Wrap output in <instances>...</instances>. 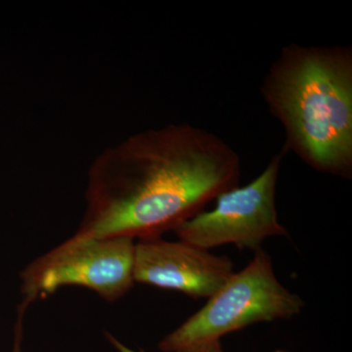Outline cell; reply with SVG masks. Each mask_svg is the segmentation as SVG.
<instances>
[{"instance_id":"3","label":"cell","mask_w":352,"mask_h":352,"mask_svg":"<svg viewBox=\"0 0 352 352\" xmlns=\"http://www.w3.org/2000/svg\"><path fill=\"white\" fill-rule=\"evenodd\" d=\"M302 307V298L280 283L270 254L261 249L199 311L166 336L159 347L164 352L206 347L252 324L292 318Z\"/></svg>"},{"instance_id":"1","label":"cell","mask_w":352,"mask_h":352,"mask_svg":"<svg viewBox=\"0 0 352 352\" xmlns=\"http://www.w3.org/2000/svg\"><path fill=\"white\" fill-rule=\"evenodd\" d=\"M238 153L212 132L170 124L129 136L88 170L87 208L75 237L161 238L237 186Z\"/></svg>"},{"instance_id":"5","label":"cell","mask_w":352,"mask_h":352,"mask_svg":"<svg viewBox=\"0 0 352 352\" xmlns=\"http://www.w3.org/2000/svg\"><path fill=\"white\" fill-rule=\"evenodd\" d=\"M285 153L283 148L249 184L222 192L214 210H203L176 227L178 239L204 250L233 244L256 252L267 238L287 235L275 201Z\"/></svg>"},{"instance_id":"9","label":"cell","mask_w":352,"mask_h":352,"mask_svg":"<svg viewBox=\"0 0 352 352\" xmlns=\"http://www.w3.org/2000/svg\"><path fill=\"white\" fill-rule=\"evenodd\" d=\"M207 352H226L222 349L221 344L219 342H215L214 344H210L207 347Z\"/></svg>"},{"instance_id":"8","label":"cell","mask_w":352,"mask_h":352,"mask_svg":"<svg viewBox=\"0 0 352 352\" xmlns=\"http://www.w3.org/2000/svg\"><path fill=\"white\" fill-rule=\"evenodd\" d=\"M106 338H107L109 342H111V344H112V346L115 347V349H117V351L119 352H144L142 351H132V349H129V347H127L124 346V344H122V342H120L119 340L116 339V338L113 337L112 333H106ZM207 347L208 346L200 347V349H188V351H182L177 352H207Z\"/></svg>"},{"instance_id":"10","label":"cell","mask_w":352,"mask_h":352,"mask_svg":"<svg viewBox=\"0 0 352 352\" xmlns=\"http://www.w3.org/2000/svg\"><path fill=\"white\" fill-rule=\"evenodd\" d=\"M275 352H286V351H276Z\"/></svg>"},{"instance_id":"2","label":"cell","mask_w":352,"mask_h":352,"mask_svg":"<svg viewBox=\"0 0 352 352\" xmlns=\"http://www.w3.org/2000/svg\"><path fill=\"white\" fill-rule=\"evenodd\" d=\"M293 150L315 170L352 175L351 46H285L261 85Z\"/></svg>"},{"instance_id":"7","label":"cell","mask_w":352,"mask_h":352,"mask_svg":"<svg viewBox=\"0 0 352 352\" xmlns=\"http://www.w3.org/2000/svg\"><path fill=\"white\" fill-rule=\"evenodd\" d=\"M25 311L19 309L18 312L17 323L15 325V333H14V344L12 352H23L22 338H23V318Z\"/></svg>"},{"instance_id":"4","label":"cell","mask_w":352,"mask_h":352,"mask_svg":"<svg viewBox=\"0 0 352 352\" xmlns=\"http://www.w3.org/2000/svg\"><path fill=\"white\" fill-rule=\"evenodd\" d=\"M135 240L127 237L78 238L73 236L39 256L21 274L23 302L28 307L63 287L91 289L106 302L129 293L134 282Z\"/></svg>"},{"instance_id":"6","label":"cell","mask_w":352,"mask_h":352,"mask_svg":"<svg viewBox=\"0 0 352 352\" xmlns=\"http://www.w3.org/2000/svg\"><path fill=\"white\" fill-rule=\"evenodd\" d=\"M226 256L162 238L138 240L134 254V282L175 289L191 298H208L233 274Z\"/></svg>"}]
</instances>
